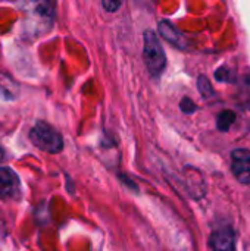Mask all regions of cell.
Here are the masks:
<instances>
[{"instance_id": "7a4b0ae2", "label": "cell", "mask_w": 250, "mask_h": 251, "mask_svg": "<svg viewBox=\"0 0 250 251\" xmlns=\"http://www.w3.org/2000/svg\"><path fill=\"white\" fill-rule=\"evenodd\" d=\"M31 143L50 154H57L63 150V138L60 132H57L52 125L44 121H38L29 131Z\"/></svg>"}, {"instance_id": "5b68a950", "label": "cell", "mask_w": 250, "mask_h": 251, "mask_svg": "<svg viewBox=\"0 0 250 251\" xmlns=\"http://www.w3.org/2000/svg\"><path fill=\"white\" fill-rule=\"evenodd\" d=\"M21 196L18 175L6 166H0V199H16Z\"/></svg>"}, {"instance_id": "5bb4252c", "label": "cell", "mask_w": 250, "mask_h": 251, "mask_svg": "<svg viewBox=\"0 0 250 251\" xmlns=\"http://www.w3.org/2000/svg\"><path fill=\"white\" fill-rule=\"evenodd\" d=\"M249 84H250V76H249ZM249 103H250V99H249Z\"/></svg>"}, {"instance_id": "4fadbf2b", "label": "cell", "mask_w": 250, "mask_h": 251, "mask_svg": "<svg viewBox=\"0 0 250 251\" xmlns=\"http://www.w3.org/2000/svg\"><path fill=\"white\" fill-rule=\"evenodd\" d=\"M0 93H4V94H9V91H6V90H4V87H3V84H0Z\"/></svg>"}, {"instance_id": "52a82bcc", "label": "cell", "mask_w": 250, "mask_h": 251, "mask_svg": "<svg viewBox=\"0 0 250 251\" xmlns=\"http://www.w3.org/2000/svg\"><path fill=\"white\" fill-rule=\"evenodd\" d=\"M236 122V113L233 110H222L217 118V128L221 132H227Z\"/></svg>"}, {"instance_id": "8992f818", "label": "cell", "mask_w": 250, "mask_h": 251, "mask_svg": "<svg viewBox=\"0 0 250 251\" xmlns=\"http://www.w3.org/2000/svg\"><path fill=\"white\" fill-rule=\"evenodd\" d=\"M158 29H159L161 35H162L168 43L177 46L178 49H186V44H187V43H186L183 34H181L169 21H165V19L161 21L159 25H158Z\"/></svg>"}, {"instance_id": "6da1fadb", "label": "cell", "mask_w": 250, "mask_h": 251, "mask_svg": "<svg viewBox=\"0 0 250 251\" xmlns=\"http://www.w3.org/2000/svg\"><path fill=\"white\" fill-rule=\"evenodd\" d=\"M143 59L152 76H159L167 66V56L158 35L147 29L143 35Z\"/></svg>"}, {"instance_id": "7c38bea8", "label": "cell", "mask_w": 250, "mask_h": 251, "mask_svg": "<svg viewBox=\"0 0 250 251\" xmlns=\"http://www.w3.org/2000/svg\"><path fill=\"white\" fill-rule=\"evenodd\" d=\"M3 159H4V151H3V149H0V163H1Z\"/></svg>"}, {"instance_id": "3957f363", "label": "cell", "mask_w": 250, "mask_h": 251, "mask_svg": "<svg viewBox=\"0 0 250 251\" xmlns=\"http://www.w3.org/2000/svg\"><path fill=\"white\" fill-rule=\"evenodd\" d=\"M231 172L239 182L250 185V150L236 149L231 151Z\"/></svg>"}, {"instance_id": "277c9868", "label": "cell", "mask_w": 250, "mask_h": 251, "mask_svg": "<svg viewBox=\"0 0 250 251\" xmlns=\"http://www.w3.org/2000/svg\"><path fill=\"white\" fill-rule=\"evenodd\" d=\"M209 246L212 251H236V235L233 228L228 225L217 228L209 238Z\"/></svg>"}, {"instance_id": "8fae6325", "label": "cell", "mask_w": 250, "mask_h": 251, "mask_svg": "<svg viewBox=\"0 0 250 251\" xmlns=\"http://www.w3.org/2000/svg\"><path fill=\"white\" fill-rule=\"evenodd\" d=\"M102 6L108 10V12H115L116 9H119L121 7V1H111V0H105L103 3H102Z\"/></svg>"}, {"instance_id": "9c48e42d", "label": "cell", "mask_w": 250, "mask_h": 251, "mask_svg": "<svg viewBox=\"0 0 250 251\" xmlns=\"http://www.w3.org/2000/svg\"><path fill=\"white\" fill-rule=\"evenodd\" d=\"M215 78H217L218 81H221V82H233V81L236 79L234 72H233L230 68H227V66L218 68V69L215 71Z\"/></svg>"}, {"instance_id": "ba28073f", "label": "cell", "mask_w": 250, "mask_h": 251, "mask_svg": "<svg viewBox=\"0 0 250 251\" xmlns=\"http://www.w3.org/2000/svg\"><path fill=\"white\" fill-rule=\"evenodd\" d=\"M197 88H199V93L202 94V97H205V99L214 96V87L205 75H200L197 78Z\"/></svg>"}, {"instance_id": "30bf717a", "label": "cell", "mask_w": 250, "mask_h": 251, "mask_svg": "<svg viewBox=\"0 0 250 251\" xmlns=\"http://www.w3.org/2000/svg\"><path fill=\"white\" fill-rule=\"evenodd\" d=\"M180 109L184 112V113H194L196 112V109H197V106H196V103L190 99V97H184L183 100H181V103H180Z\"/></svg>"}]
</instances>
